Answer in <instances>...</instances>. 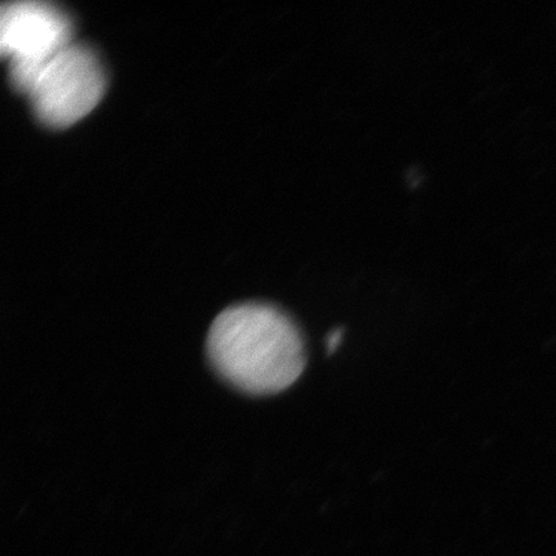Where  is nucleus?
<instances>
[{
	"label": "nucleus",
	"instance_id": "4",
	"mask_svg": "<svg viewBox=\"0 0 556 556\" xmlns=\"http://www.w3.org/2000/svg\"><path fill=\"white\" fill-rule=\"evenodd\" d=\"M344 339V329L338 328L336 330H332L329 333V337L326 338V351H328L330 354L333 352H337L340 344L343 343Z\"/></svg>",
	"mask_w": 556,
	"mask_h": 556
},
{
	"label": "nucleus",
	"instance_id": "3",
	"mask_svg": "<svg viewBox=\"0 0 556 556\" xmlns=\"http://www.w3.org/2000/svg\"><path fill=\"white\" fill-rule=\"evenodd\" d=\"M74 41L73 20L60 7L37 0L3 4L0 52L17 93L24 96L40 68Z\"/></svg>",
	"mask_w": 556,
	"mask_h": 556
},
{
	"label": "nucleus",
	"instance_id": "1",
	"mask_svg": "<svg viewBox=\"0 0 556 556\" xmlns=\"http://www.w3.org/2000/svg\"><path fill=\"white\" fill-rule=\"evenodd\" d=\"M206 352L222 379L252 395L285 391L307 365L304 338L293 318L261 302L222 312L208 330Z\"/></svg>",
	"mask_w": 556,
	"mask_h": 556
},
{
	"label": "nucleus",
	"instance_id": "2",
	"mask_svg": "<svg viewBox=\"0 0 556 556\" xmlns=\"http://www.w3.org/2000/svg\"><path fill=\"white\" fill-rule=\"evenodd\" d=\"M104 90L106 74L99 55L74 41L40 68L24 96L40 124L65 129L86 117Z\"/></svg>",
	"mask_w": 556,
	"mask_h": 556
}]
</instances>
